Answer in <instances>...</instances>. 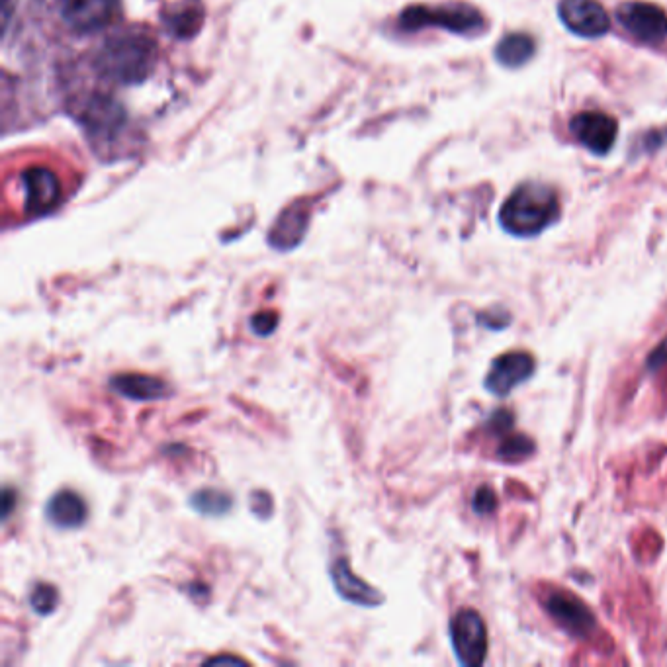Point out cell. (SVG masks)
<instances>
[{"instance_id":"6da1fadb","label":"cell","mask_w":667,"mask_h":667,"mask_svg":"<svg viewBox=\"0 0 667 667\" xmlns=\"http://www.w3.org/2000/svg\"><path fill=\"white\" fill-rule=\"evenodd\" d=\"M560 200L552 186L544 182H523L503 202L499 222L515 237H534L558 222Z\"/></svg>"},{"instance_id":"7a4b0ae2","label":"cell","mask_w":667,"mask_h":667,"mask_svg":"<svg viewBox=\"0 0 667 667\" xmlns=\"http://www.w3.org/2000/svg\"><path fill=\"white\" fill-rule=\"evenodd\" d=\"M157 61V45L145 34H118L98 51L96 71L118 85L143 83Z\"/></svg>"},{"instance_id":"3957f363","label":"cell","mask_w":667,"mask_h":667,"mask_svg":"<svg viewBox=\"0 0 667 667\" xmlns=\"http://www.w3.org/2000/svg\"><path fill=\"white\" fill-rule=\"evenodd\" d=\"M400 24L405 30L441 26L454 34H478L486 28V18L466 2H448L443 6H411L403 10Z\"/></svg>"},{"instance_id":"277c9868","label":"cell","mask_w":667,"mask_h":667,"mask_svg":"<svg viewBox=\"0 0 667 667\" xmlns=\"http://www.w3.org/2000/svg\"><path fill=\"white\" fill-rule=\"evenodd\" d=\"M450 642L462 666L478 667L488 656V628L480 613L462 609L450 621Z\"/></svg>"},{"instance_id":"5b68a950","label":"cell","mask_w":667,"mask_h":667,"mask_svg":"<svg viewBox=\"0 0 667 667\" xmlns=\"http://www.w3.org/2000/svg\"><path fill=\"white\" fill-rule=\"evenodd\" d=\"M617 20L642 44L654 47L667 44V14L652 2L626 0L617 8Z\"/></svg>"},{"instance_id":"8992f818","label":"cell","mask_w":667,"mask_h":667,"mask_svg":"<svg viewBox=\"0 0 667 667\" xmlns=\"http://www.w3.org/2000/svg\"><path fill=\"white\" fill-rule=\"evenodd\" d=\"M558 16L579 38L595 40L611 30V18L597 0H560Z\"/></svg>"},{"instance_id":"52a82bcc","label":"cell","mask_w":667,"mask_h":667,"mask_svg":"<svg viewBox=\"0 0 667 667\" xmlns=\"http://www.w3.org/2000/svg\"><path fill=\"white\" fill-rule=\"evenodd\" d=\"M536 368V360L529 353H505V355L497 356L491 362L490 372L484 380L486 390L505 398L509 396L517 386H521L523 382H527L534 374Z\"/></svg>"},{"instance_id":"ba28073f","label":"cell","mask_w":667,"mask_h":667,"mask_svg":"<svg viewBox=\"0 0 667 667\" xmlns=\"http://www.w3.org/2000/svg\"><path fill=\"white\" fill-rule=\"evenodd\" d=\"M570 132L593 155H607L619 134L617 120L605 112H579L570 122Z\"/></svg>"},{"instance_id":"9c48e42d","label":"cell","mask_w":667,"mask_h":667,"mask_svg":"<svg viewBox=\"0 0 667 667\" xmlns=\"http://www.w3.org/2000/svg\"><path fill=\"white\" fill-rule=\"evenodd\" d=\"M544 607L556 623L576 638H589L597 626L591 609L576 595H570L566 591L550 593Z\"/></svg>"},{"instance_id":"30bf717a","label":"cell","mask_w":667,"mask_h":667,"mask_svg":"<svg viewBox=\"0 0 667 667\" xmlns=\"http://www.w3.org/2000/svg\"><path fill=\"white\" fill-rule=\"evenodd\" d=\"M118 12L120 0H67L63 6V20L71 30L90 34L108 28Z\"/></svg>"},{"instance_id":"8fae6325","label":"cell","mask_w":667,"mask_h":667,"mask_svg":"<svg viewBox=\"0 0 667 667\" xmlns=\"http://www.w3.org/2000/svg\"><path fill=\"white\" fill-rule=\"evenodd\" d=\"M79 120L92 137H110L126 124V112L114 98L96 94L83 106Z\"/></svg>"},{"instance_id":"7c38bea8","label":"cell","mask_w":667,"mask_h":667,"mask_svg":"<svg viewBox=\"0 0 667 667\" xmlns=\"http://www.w3.org/2000/svg\"><path fill=\"white\" fill-rule=\"evenodd\" d=\"M26 210L32 216H42L49 212L61 196V186L57 177L44 167H34L22 177Z\"/></svg>"},{"instance_id":"4fadbf2b","label":"cell","mask_w":667,"mask_h":667,"mask_svg":"<svg viewBox=\"0 0 667 667\" xmlns=\"http://www.w3.org/2000/svg\"><path fill=\"white\" fill-rule=\"evenodd\" d=\"M45 517L53 527L73 531L87 523L89 507L79 493L71 490L57 491L45 505Z\"/></svg>"},{"instance_id":"5bb4252c","label":"cell","mask_w":667,"mask_h":667,"mask_svg":"<svg viewBox=\"0 0 667 667\" xmlns=\"http://www.w3.org/2000/svg\"><path fill=\"white\" fill-rule=\"evenodd\" d=\"M331 579H333V585H335L337 593L345 601H351V603L360 605V607H378L384 601V597L374 587H370L366 581L356 578L349 562L343 560V558L337 560L331 566Z\"/></svg>"},{"instance_id":"9a60e30c","label":"cell","mask_w":667,"mask_h":667,"mask_svg":"<svg viewBox=\"0 0 667 667\" xmlns=\"http://www.w3.org/2000/svg\"><path fill=\"white\" fill-rule=\"evenodd\" d=\"M110 388L134 401H157L169 396L167 384L147 374H118L110 380Z\"/></svg>"},{"instance_id":"2e32d148","label":"cell","mask_w":667,"mask_h":667,"mask_svg":"<svg viewBox=\"0 0 667 667\" xmlns=\"http://www.w3.org/2000/svg\"><path fill=\"white\" fill-rule=\"evenodd\" d=\"M536 44L529 34L523 32H513L507 34L497 47H495V59L509 69L523 67L533 59Z\"/></svg>"},{"instance_id":"e0dca14e","label":"cell","mask_w":667,"mask_h":667,"mask_svg":"<svg viewBox=\"0 0 667 667\" xmlns=\"http://www.w3.org/2000/svg\"><path fill=\"white\" fill-rule=\"evenodd\" d=\"M306 229H308V216L304 212H300L298 208H292V210L284 212L276 225L272 227L270 243L276 249L288 251L302 241Z\"/></svg>"},{"instance_id":"ac0fdd59","label":"cell","mask_w":667,"mask_h":667,"mask_svg":"<svg viewBox=\"0 0 667 667\" xmlns=\"http://www.w3.org/2000/svg\"><path fill=\"white\" fill-rule=\"evenodd\" d=\"M190 507L204 517H223L231 511L233 499L225 491L204 488V490L194 491V495L190 497Z\"/></svg>"},{"instance_id":"d6986e66","label":"cell","mask_w":667,"mask_h":667,"mask_svg":"<svg viewBox=\"0 0 667 667\" xmlns=\"http://www.w3.org/2000/svg\"><path fill=\"white\" fill-rule=\"evenodd\" d=\"M534 450L536 445L533 439L525 435H509L497 448V458L503 462H523L533 456Z\"/></svg>"},{"instance_id":"ffe728a7","label":"cell","mask_w":667,"mask_h":667,"mask_svg":"<svg viewBox=\"0 0 667 667\" xmlns=\"http://www.w3.org/2000/svg\"><path fill=\"white\" fill-rule=\"evenodd\" d=\"M59 605V591L49 583H38L30 593V607L36 615L47 617Z\"/></svg>"},{"instance_id":"44dd1931","label":"cell","mask_w":667,"mask_h":667,"mask_svg":"<svg viewBox=\"0 0 667 667\" xmlns=\"http://www.w3.org/2000/svg\"><path fill=\"white\" fill-rule=\"evenodd\" d=\"M200 22H202V12L200 10H190V8L184 10V12L173 14V18H171V26L175 28V32L180 36L194 34L200 28Z\"/></svg>"},{"instance_id":"7402d4cb","label":"cell","mask_w":667,"mask_h":667,"mask_svg":"<svg viewBox=\"0 0 667 667\" xmlns=\"http://www.w3.org/2000/svg\"><path fill=\"white\" fill-rule=\"evenodd\" d=\"M472 507H474V511L478 515H490V513H493V509L497 507V495H495V491L488 488V486H482L480 490L474 493Z\"/></svg>"},{"instance_id":"603a6c76","label":"cell","mask_w":667,"mask_h":667,"mask_svg":"<svg viewBox=\"0 0 667 667\" xmlns=\"http://www.w3.org/2000/svg\"><path fill=\"white\" fill-rule=\"evenodd\" d=\"M278 327V315L272 312H261L257 313L253 319H251V329L259 335V337H268L276 331Z\"/></svg>"},{"instance_id":"cb8c5ba5","label":"cell","mask_w":667,"mask_h":667,"mask_svg":"<svg viewBox=\"0 0 667 667\" xmlns=\"http://www.w3.org/2000/svg\"><path fill=\"white\" fill-rule=\"evenodd\" d=\"M513 427V413L507 409H499L491 415L490 429L493 433H507Z\"/></svg>"},{"instance_id":"d4e9b609","label":"cell","mask_w":667,"mask_h":667,"mask_svg":"<svg viewBox=\"0 0 667 667\" xmlns=\"http://www.w3.org/2000/svg\"><path fill=\"white\" fill-rule=\"evenodd\" d=\"M265 507H268V509L272 511V499H270V495H268V493L257 491V493L251 497V509H253V513H255L257 517H261V519H267L270 513L265 511Z\"/></svg>"},{"instance_id":"484cf974","label":"cell","mask_w":667,"mask_h":667,"mask_svg":"<svg viewBox=\"0 0 667 667\" xmlns=\"http://www.w3.org/2000/svg\"><path fill=\"white\" fill-rule=\"evenodd\" d=\"M667 362V339L658 347V349H654L652 351V355L648 356V368L650 370H658V368H662L664 364Z\"/></svg>"},{"instance_id":"4316f807","label":"cell","mask_w":667,"mask_h":667,"mask_svg":"<svg viewBox=\"0 0 667 667\" xmlns=\"http://www.w3.org/2000/svg\"><path fill=\"white\" fill-rule=\"evenodd\" d=\"M18 0H2V18H4V32L8 30V22L12 18V12L16 8Z\"/></svg>"},{"instance_id":"83f0119b","label":"cell","mask_w":667,"mask_h":667,"mask_svg":"<svg viewBox=\"0 0 667 667\" xmlns=\"http://www.w3.org/2000/svg\"><path fill=\"white\" fill-rule=\"evenodd\" d=\"M16 501V495L12 493V490H4V503H2V511H4V519H8V515L12 513V503Z\"/></svg>"},{"instance_id":"f1b7e54d","label":"cell","mask_w":667,"mask_h":667,"mask_svg":"<svg viewBox=\"0 0 667 667\" xmlns=\"http://www.w3.org/2000/svg\"><path fill=\"white\" fill-rule=\"evenodd\" d=\"M225 662H229V664H243V660L233 658V656H223V658H212V660H208V664H225Z\"/></svg>"}]
</instances>
